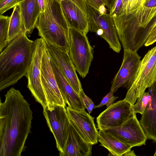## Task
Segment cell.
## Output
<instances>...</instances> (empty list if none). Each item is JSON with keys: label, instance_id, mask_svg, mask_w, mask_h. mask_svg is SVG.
Returning a JSON list of instances; mask_svg holds the SVG:
<instances>
[{"label": "cell", "instance_id": "5b68a950", "mask_svg": "<svg viewBox=\"0 0 156 156\" xmlns=\"http://www.w3.org/2000/svg\"><path fill=\"white\" fill-rule=\"evenodd\" d=\"M45 48V42L42 38L33 41L31 60L25 76L28 80V88L36 101L40 103L43 108L48 106L41 80L42 61Z\"/></svg>", "mask_w": 156, "mask_h": 156}, {"label": "cell", "instance_id": "cb8c5ba5", "mask_svg": "<svg viewBox=\"0 0 156 156\" xmlns=\"http://www.w3.org/2000/svg\"><path fill=\"white\" fill-rule=\"evenodd\" d=\"M10 16H0V52L9 43L8 35Z\"/></svg>", "mask_w": 156, "mask_h": 156}, {"label": "cell", "instance_id": "ba28073f", "mask_svg": "<svg viewBox=\"0 0 156 156\" xmlns=\"http://www.w3.org/2000/svg\"><path fill=\"white\" fill-rule=\"evenodd\" d=\"M36 28L38 35L45 41L68 53L69 43L65 30L46 12L40 13Z\"/></svg>", "mask_w": 156, "mask_h": 156}, {"label": "cell", "instance_id": "1f68e13d", "mask_svg": "<svg viewBox=\"0 0 156 156\" xmlns=\"http://www.w3.org/2000/svg\"><path fill=\"white\" fill-rule=\"evenodd\" d=\"M155 42H156V25L151 30L144 45L147 47L152 44Z\"/></svg>", "mask_w": 156, "mask_h": 156}, {"label": "cell", "instance_id": "ac0fdd59", "mask_svg": "<svg viewBox=\"0 0 156 156\" xmlns=\"http://www.w3.org/2000/svg\"><path fill=\"white\" fill-rule=\"evenodd\" d=\"M92 146L80 136L70 123L64 151L62 156H90Z\"/></svg>", "mask_w": 156, "mask_h": 156}, {"label": "cell", "instance_id": "836d02e7", "mask_svg": "<svg viewBox=\"0 0 156 156\" xmlns=\"http://www.w3.org/2000/svg\"><path fill=\"white\" fill-rule=\"evenodd\" d=\"M108 10L110 12L112 8L115 0H104Z\"/></svg>", "mask_w": 156, "mask_h": 156}, {"label": "cell", "instance_id": "4fadbf2b", "mask_svg": "<svg viewBox=\"0 0 156 156\" xmlns=\"http://www.w3.org/2000/svg\"><path fill=\"white\" fill-rule=\"evenodd\" d=\"M71 123L80 136L87 143L93 145L97 144L98 131L94 118L85 111H78L66 107Z\"/></svg>", "mask_w": 156, "mask_h": 156}, {"label": "cell", "instance_id": "3957f363", "mask_svg": "<svg viewBox=\"0 0 156 156\" xmlns=\"http://www.w3.org/2000/svg\"><path fill=\"white\" fill-rule=\"evenodd\" d=\"M87 35L69 28L68 54L76 71L83 78L88 74L93 58V49Z\"/></svg>", "mask_w": 156, "mask_h": 156}, {"label": "cell", "instance_id": "7402d4cb", "mask_svg": "<svg viewBox=\"0 0 156 156\" xmlns=\"http://www.w3.org/2000/svg\"><path fill=\"white\" fill-rule=\"evenodd\" d=\"M156 15V0H146L139 20L141 43L142 46L146 42L144 37V30Z\"/></svg>", "mask_w": 156, "mask_h": 156}, {"label": "cell", "instance_id": "7c38bea8", "mask_svg": "<svg viewBox=\"0 0 156 156\" xmlns=\"http://www.w3.org/2000/svg\"><path fill=\"white\" fill-rule=\"evenodd\" d=\"M132 105L125 99L114 103L97 118L99 129L119 126L135 114Z\"/></svg>", "mask_w": 156, "mask_h": 156}, {"label": "cell", "instance_id": "6da1fadb", "mask_svg": "<svg viewBox=\"0 0 156 156\" xmlns=\"http://www.w3.org/2000/svg\"><path fill=\"white\" fill-rule=\"evenodd\" d=\"M0 103V156H21L32 127L30 105L13 87Z\"/></svg>", "mask_w": 156, "mask_h": 156}, {"label": "cell", "instance_id": "e575fe53", "mask_svg": "<svg viewBox=\"0 0 156 156\" xmlns=\"http://www.w3.org/2000/svg\"><path fill=\"white\" fill-rule=\"evenodd\" d=\"M41 12L45 11L44 0H38Z\"/></svg>", "mask_w": 156, "mask_h": 156}, {"label": "cell", "instance_id": "5bb4252c", "mask_svg": "<svg viewBox=\"0 0 156 156\" xmlns=\"http://www.w3.org/2000/svg\"><path fill=\"white\" fill-rule=\"evenodd\" d=\"M45 42L46 49L49 54L56 61L73 88L79 94L82 89V85L68 53Z\"/></svg>", "mask_w": 156, "mask_h": 156}, {"label": "cell", "instance_id": "d6a6232c", "mask_svg": "<svg viewBox=\"0 0 156 156\" xmlns=\"http://www.w3.org/2000/svg\"><path fill=\"white\" fill-rule=\"evenodd\" d=\"M87 16L86 1L85 0H71Z\"/></svg>", "mask_w": 156, "mask_h": 156}, {"label": "cell", "instance_id": "2e32d148", "mask_svg": "<svg viewBox=\"0 0 156 156\" xmlns=\"http://www.w3.org/2000/svg\"><path fill=\"white\" fill-rule=\"evenodd\" d=\"M61 3L69 28L87 34L89 31L87 16L71 0H61Z\"/></svg>", "mask_w": 156, "mask_h": 156}, {"label": "cell", "instance_id": "d6986e66", "mask_svg": "<svg viewBox=\"0 0 156 156\" xmlns=\"http://www.w3.org/2000/svg\"><path fill=\"white\" fill-rule=\"evenodd\" d=\"M20 5L26 34H30L36 28L41 13L38 0H24Z\"/></svg>", "mask_w": 156, "mask_h": 156}, {"label": "cell", "instance_id": "277c9868", "mask_svg": "<svg viewBox=\"0 0 156 156\" xmlns=\"http://www.w3.org/2000/svg\"><path fill=\"white\" fill-rule=\"evenodd\" d=\"M86 3L89 31L103 38L110 48L119 53L121 45L113 17L109 13H101L86 1Z\"/></svg>", "mask_w": 156, "mask_h": 156}, {"label": "cell", "instance_id": "8d00e7d4", "mask_svg": "<svg viewBox=\"0 0 156 156\" xmlns=\"http://www.w3.org/2000/svg\"><path fill=\"white\" fill-rule=\"evenodd\" d=\"M154 156H156V151H155V153H154Z\"/></svg>", "mask_w": 156, "mask_h": 156}, {"label": "cell", "instance_id": "83f0119b", "mask_svg": "<svg viewBox=\"0 0 156 156\" xmlns=\"http://www.w3.org/2000/svg\"><path fill=\"white\" fill-rule=\"evenodd\" d=\"M79 95L89 114H90L94 108V105L92 100L87 97L84 92L83 89L80 91Z\"/></svg>", "mask_w": 156, "mask_h": 156}, {"label": "cell", "instance_id": "9a60e30c", "mask_svg": "<svg viewBox=\"0 0 156 156\" xmlns=\"http://www.w3.org/2000/svg\"><path fill=\"white\" fill-rule=\"evenodd\" d=\"M50 62L57 82L66 105L72 109L85 111L86 108L78 94L66 79L58 65L49 54Z\"/></svg>", "mask_w": 156, "mask_h": 156}, {"label": "cell", "instance_id": "d4e9b609", "mask_svg": "<svg viewBox=\"0 0 156 156\" xmlns=\"http://www.w3.org/2000/svg\"><path fill=\"white\" fill-rule=\"evenodd\" d=\"M151 98V96L149 93L148 92H145L137 99L136 102L133 105V112L135 114L139 113L142 115L144 112Z\"/></svg>", "mask_w": 156, "mask_h": 156}, {"label": "cell", "instance_id": "74e56055", "mask_svg": "<svg viewBox=\"0 0 156 156\" xmlns=\"http://www.w3.org/2000/svg\"></svg>", "mask_w": 156, "mask_h": 156}, {"label": "cell", "instance_id": "44dd1931", "mask_svg": "<svg viewBox=\"0 0 156 156\" xmlns=\"http://www.w3.org/2000/svg\"><path fill=\"white\" fill-rule=\"evenodd\" d=\"M45 12L65 30L69 40V27L64 15L60 0H44Z\"/></svg>", "mask_w": 156, "mask_h": 156}, {"label": "cell", "instance_id": "9c48e42d", "mask_svg": "<svg viewBox=\"0 0 156 156\" xmlns=\"http://www.w3.org/2000/svg\"><path fill=\"white\" fill-rule=\"evenodd\" d=\"M141 57L136 51L124 50L122 62L113 78L110 91L113 94L120 87L129 90L136 78L140 65Z\"/></svg>", "mask_w": 156, "mask_h": 156}, {"label": "cell", "instance_id": "8992f818", "mask_svg": "<svg viewBox=\"0 0 156 156\" xmlns=\"http://www.w3.org/2000/svg\"><path fill=\"white\" fill-rule=\"evenodd\" d=\"M156 81V46L149 50L141 60L136 79L125 99L133 105Z\"/></svg>", "mask_w": 156, "mask_h": 156}, {"label": "cell", "instance_id": "603a6c76", "mask_svg": "<svg viewBox=\"0 0 156 156\" xmlns=\"http://www.w3.org/2000/svg\"><path fill=\"white\" fill-rule=\"evenodd\" d=\"M23 33H26L21 15L19 4L13 8L10 16L8 35L9 42Z\"/></svg>", "mask_w": 156, "mask_h": 156}, {"label": "cell", "instance_id": "f1b7e54d", "mask_svg": "<svg viewBox=\"0 0 156 156\" xmlns=\"http://www.w3.org/2000/svg\"><path fill=\"white\" fill-rule=\"evenodd\" d=\"M93 7L98 9L101 13H107L108 10L105 6L106 4L104 0H85Z\"/></svg>", "mask_w": 156, "mask_h": 156}, {"label": "cell", "instance_id": "30bf717a", "mask_svg": "<svg viewBox=\"0 0 156 156\" xmlns=\"http://www.w3.org/2000/svg\"><path fill=\"white\" fill-rule=\"evenodd\" d=\"M41 80L48 102L47 108L51 109L58 105L66 107L51 65L50 55L46 46L42 58Z\"/></svg>", "mask_w": 156, "mask_h": 156}, {"label": "cell", "instance_id": "8fae6325", "mask_svg": "<svg viewBox=\"0 0 156 156\" xmlns=\"http://www.w3.org/2000/svg\"><path fill=\"white\" fill-rule=\"evenodd\" d=\"M102 129L133 147L145 145L148 138L136 114L119 126Z\"/></svg>", "mask_w": 156, "mask_h": 156}, {"label": "cell", "instance_id": "f546056e", "mask_svg": "<svg viewBox=\"0 0 156 156\" xmlns=\"http://www.w3.org/2000/svg\"><path fill=\"white\" fill-rule=\"evenodd\" d=\"M122 8V0H115L109 12L110 14L112 17L119 16L120 15Z\"/></svg>", "mask_w": 156, "mask_h": 156}, {"label": "cell", "instance_id": "e0dca14e", "mask_svg": "<svg viewBox=\"0 0 156 156\" xmlns=\"http://www.w3.org/2000/svg\"><path fill=\"white\" fill-rule=\"evenodd\" d=\"M148 92L151 98L139 121L147 138L156 142V81Z\"/></svg>", "mask_w": 156, "mask_h": 156}, {"label": "cell", "instance_id": "52a82bcc", "mask_svg": "<svg viewBox=\"0 0 156 156\" xmlns=\"http://www.w3.org/2000/svg\"><path fill=\"white\" fill-rule=\"evenodd\" d=\"M43 114L47 125L55 138L59 155L63 154L68 138L70 122L66 108L62 105L51 109L43 108Z\"/></svg>", "mask_w": 156, "mask_h": 156}, {"label": "cell", "instance_id": "4316f807", "mask_svg": "<svg viewBox=\"0 0 156 156\" xmlns=\"http://www.w3.org/2000/svg\"><path fill=\"white\" fill-rule=\"evenodd\" d=\"M118 98V97L114 96V94L110 91L103 98L99 104L94 106V108H100L104 105H106L107 108H108L114 104Z\"/></svg>", "mask_w": 156, "mask_h": 156}, {"label": "cell", "instance_id": "7a4b0ae2", "mask_svg": "<svg viewBox=\"0 0 156 156\" xmlns=\"http://www.w3.org/2000/svg\"><path fill=\"white\" fill-rule=\"evenodd\" d=\"M33 41L23 33L10 42L0 52V91L26 76L31 60Z\"/></svg>", "mask_w": 156, "mask_h": 156}, {"label": "cell", "instance_id": "4dcf8cb0", "mask_svg": "<svg viewBox=\"0 0 156 156\" xmlns=\"http://www.w3.org/2000/svg\"><path fill=\"white\" fill-rule=\"evenodd\" d=\"M156 25V15L150 21L145 29L144 33V37L146 41L151 30Z\"/></svg>", "mask_w": 156, "mask_h": 156}, {"label": "cell", "instance_id": "ffe728a7", "mask_svg": "<svg viewBox=\"0 0 156 156\" xmlns=\"http://www.w3.org/2000/svg\"><path fill=\"white\" fill-rule=\"evenodd\" d=\"M98 140L100 145L107 149L108 155L122 156L126 151L131 149L132 146L125 143L111 134L99 129Z\"/></svg>", "mask_w": 156, "mask_h": 156}, {"label": "cell", "instance_id": "484cf974", "mask_svg": "<svg viewBox=\"0 0 156 156\" xmlns=\"http://www.w3.org/2000/svg\"><path fill=\"white\" fill-rule=\"evenodd\" d=\"M24 0H0V14L2 15L9 9L14 8Z\"/></svg>", "mask_w": 156, "mask_h": 156}, {"label": "cell", "instance_id": "d590c367", "mask_svg": "<svg viewBox=\"0 0 156 156\" xmlns=\"http://www.w3.org/2000/svg\"><path fill=\"white\" fill-rule=\"evenodd\" d=\"M123 156H135L136 155L133 151L129 150L125 152L123 155Z\"/></svg>", "mask_w": 156, "mask_h": 156}]
</instances>
